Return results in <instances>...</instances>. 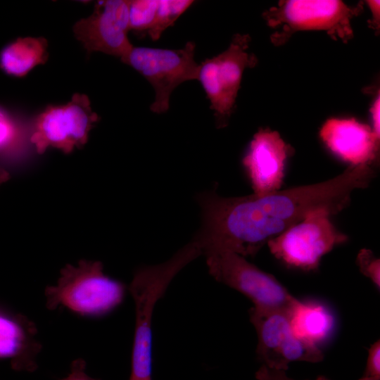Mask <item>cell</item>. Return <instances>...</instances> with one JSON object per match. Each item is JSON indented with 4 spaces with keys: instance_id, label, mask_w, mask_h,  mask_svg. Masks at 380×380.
I'll use <instances>...</instances> for the list:
<instances>
[{
    "instance_id": "1",
    "label": "cell",
    "mask_w": 380,
    "mask_h": 380,
    "mask_svg": "<svg viewBox=\"0 0 380 380\" xmlns=\"http://www.w3.org/2000/svg\"><path fill=\"white\" fill-rule=\"evenodd\" d=\"M375 176L372 165H350L327 181L267 194L222 197L202 193L197 196L202 224L194 240L202 251L221 248L254 256L269 240L310 213L341 212L349 205L353 191L367 187Z\"/></svg>"
},
{
    "instance_id": "2",
    "label": "cell",
    "mask_w": 380,
    "mask_h": 380,
    "mask_svg": "<svg viewBox=\"0 0 380 380\" xmlns=\"http://www.w3.org/2000/svg\"><path fill=\"white\" fill-rule=\"evenodd\" d=\"M203 253L193 240L167 261L136 271L128 287L135 309V324L129 380H152V316L173 278Z\"/></svg>"
},
{
    "instance_id": "3",
    "label": "cell",
    "mask_w": 380,
    "mask_h": 380,
    "mask_svg": "<svg viewBox=\"0 0 380 380\" xmlns=\"http://www.w3.org/2000/svg\"><path fill=\"white\" fill-rule=\"evenodd\" d=\"M125 286L106 275L99 261L81 260L77 266L67 264L60 271L56 284L44 290L49 310L64 308L76 315L103 317L123 301Z\"/></svg>"
},
{
    "instance_id": "4",
    "label": "cell",
    "mask_w": 380,
    "mask_h": 380,
    "mask_svg": "<svg viewBox=\"0 0 380 380\" xmlns=\"http://www.w3.org/2000/svg\"><path fill=\"white\" fill-rule=\"evenodd\" d=\"M362 4L351 7L339 0H286L263 13L275 45H281L298 31H325L330 37L347 42L353 37L352 19L362 10Z\"/></svg>"
},
{
    "instance_id": "5",
    "label": "cell",
    "mask_w": 380,
    "mask_h": 380,
    "mask_svg": "<svg viewBox=\"0 0 380 380\" xmlns=\"http://www.w3.org/2000/svg\"><path fill=\"white\" fill-rule=\"evenodd\" d=\"M203 253L211 276L245 295L255 308L287 311L297 299L273 275L245 257L221 248H208Z\"/></svg>"
},
{
    "instance_id": "6",
    "label": "cell",
    "mask_w": 380,
    "mask_h": 380,
    "mask_svg": "<svg viewBox=\"0 0 380 380\" xmlns=\"http://www.w3.org/2000/svg\"><path fill=\"white\" fill-rule=\"evenodd\" d=\"M250 42L248 34H236L225 51L199 65L197 80L210 102L219 128L227 125L235 109L243 71L257 62L255 55L248 51Z\"/></svg>"
},
{
    "instance_id": "7",
    "label": "cell",
    "mask_w": 380,
    "mask_h": 380,
    "mask_svg": "<svg viewBox=\"0 0 380 380\" xmlns=\"http://www.w3.org/2000/svg\"><path fill=\"white\" fill-rule=\"evenodd\" d=\"M194 51L193 42H188L179 49L133 46L121 58L153 86L155 99L150 107L152 112H166L173 90L184 82L197 80L199 64L194 60Z\"/></svg>"
},
{
    "instance_id": "8",
    "label": "cell",
    "mask_w": 380,
    "mask_h": 380,
    "mask_svg": "<svg viewBox=\"0 0 380 380\" xmlns=\"http://www.w3.org/2000/svg\"><path fill=\"white\" fill-rule=\"evenodd\" d=\"M325 210L315 211L267 241L272 254L286 265L302 270H316L321 258L347 241Z\"/></svg>"
},
{
    "instance_id": "9",
    "label": "cell",
    "mask_w": 380,
    "mask_h": 380,
    "mask_svg": "<svg viewBox=\"0 0 380 380\" xmlns=\"http://www.w3.org/2000/svg\"><path fill=\"white\" fill-rule=\"evenodd\" d=\"M249 316L258 335L257 355L267 367L286 371L292 362H318L323 360L319 347L294 334L286 310L253 307Z\"/></svg>"
},
{
    "instance_id": "10",
    "label": "cell",
    "mask_w": 380,
    "mask_h": 380,
    "mask_svg": "<svg viewBox=\"0 0 380 380\" xmlns=\"http://www.w3.org/2000/svg\"><path fill=\"white\" fill-rule=\"evenodd\" d=\"M98 120L88 96L75 94L68 103L48 106L37 117L30 141L39 154L50 146L69 153L87 142L89 131Z\"/></svg>"
},
{
    "instance_id": "11",
    "label": "cell",
    "mask_w": 380,
    "mask_h": 380,
    "mask_svg": "<svg viewBox=\"0 0 380 380\" xmlns=\"http://www.w3.org/2000/svg\"><path fill=\"white\" fill-rule=\"evenodd\" d=\"M129 1H99L93 13L77 21L73 32L89 51H99L120 58L132 48L128 38Z\"/></svg>"
},
{
    "instance_id": "12",
    "label": "cell",
    "mask_w": 380,
    "mask_h": 380,
    "mask_svg": "<svg viewBox=\"0 0 380 380\" xmlns=\"http://www.w3.org/2000/svg\"><path fill=\"white\" fill-rule=\"evenodd\" d=\"M292 148L277 131L260 128L251 140L242 163L254 194L279 191Z\"/></svg>"
},
{
    "instance_id": "13",
    "label": "cell",
    "mask_w": 380,
    "mask_h": 380,
    "mask_svg": "<svg viewBox=\"0 0 380 380\" xmlns=\"http://www.w3.org/2000/svg\"><path fill=\"white\" fill-rule=\"evenodd\" d=\"M319 135L331 152L350 165H372L377 157L379 137L368 125L355 118H330Z\"/></svg>"
},
{
    "instance_id": "14",
    "label": "cell",
    "mask_w": 380,
    "mask_h": 380,
    "mask_svg": "<svg viewBox=\"0 0 380 380\" xmlns=\"http://www.w3.org/2000/svg\"><path fill=\"white\" fill-rule=\"evenodd\" d=\"M35 323L26 315L0 307V362L16 372H34L42 344Z\"/></svg>"
},
{
    "instance_id": "15",
    "label": "cell",
    "mask_w": 380,
    "mask_h": 380,
    "mask_svg": "<svg viewBox=\"0 0 380 380\" xmlns=\"http://www.w3.org/2000/svg\"><path fill=\"white\" fill-rule=\"evenodd\" d=\"M287 312L294 334L312 345L319 347L334 331L335 317L320 302L296 299Z\"/></svg>"
},
{
    "instance_id": "16",
    "label": "cell",
    "mask_w": 380,
    "mask_h": 380,
    "mask_svg": "<svg viewBox=\"0 0 380 380\" xmlns=\"http://www.w3.org/2000/svg\"><path fill=\"white\" fill-rule=\"evenodd\" d=\"M48 43L44 37L18 38L0 53V68L6 74L24 77L48 59Z\"/></svg>"
},
{
    "instance_id": "17",
    "label": "cell",
    "mask_w": 380,
    "mask_h": 380,
    "mask_svg": "<svg viewBox=\"0 0 380 380\" xmlns=\"http://www.w3.org/2000/svg\"><path fill=\"white\" fill-rule=\"evenodd\" d=\"M194 2L191 0H158L154 24L148 32L151 39L158 40Z\"/></svg>"
},
{
    "instance_id": "18",
    "label": "cell",
    "mask_w": 380,
    "mask_h": 380,
    "mask_svg": "<svg viewBox=\"0 0 380 380\" xmlns=\"http://www.w3.org/2000/svg\"><path fill=\"white\" fill-rule=\"evenodd\" d=\"M158 6V0L129 1V30L148 33L154 24Z\"/></svg>"
},
{
    "instance_id": "19",
    "label": "cell",
    "mask_w": 380,
    "mask_h": 380,
    "mask_svg": "<svg viewBox=\"0 0 380 380\" xmlns=\"http://www.w3.org/2000/svg\"><path fill=\"white\" fill-rule=\"evenodd\" d=\"M360 272L369 278L374 284L380 288V262L374 253L368 249H362L356 260Z\"/></svg>"
},
{
    "instance_id": "20",
    "label": "cell",
    "mask_w": 380,
    "mask_h": 380,
    "mask_svg": "<svg viewBox=\"0 0 380 380\" xmlns=\"http://www.w3.org/2000/svg\"><path fill=\"white\" fill-rule=\"evenodd\" d=\"M18 137V130L13 121L0 109V151L8 148Z\"/></svg>"
},
{
    "instance_id": "21",
    "label": "cell",
    "mask_w": 380,
    "mask_h": 380,
    "mask_svg": "<svg viewBox=\"0 0 380 380\" xmlns=\"http://www.w3.org/2000/svg\"><path fill=\"white\" fill-rule=\"evenodd\" d=\"M359 380H380V341L371 345L365 372Z\"/></svg>"
},
{
    "instance_id": "22",
    "label": "cell",
    "mask_w": 380,
    "mask_h": 380,
    "mask_svg": "<svg viewBox=\"0 0 380 380\" xmlns=\"http://www.w3.org/2000/svg\"><path fill=\"white\" fill-rule=\"evenodd\" d=\"M87 363L82 358L72 361L68 375L59 380H101L89 376L86 372Z\"/></svg>"
},
{
    "instance_id": "23",
    "label": "cell",
    "mask_w": 380,
    "mask_h": 380,
    "mask_svg": "<svg viewBox=\"0 0 380 380\" xmlns=\"http://www.w3.org/2000/svg\"><path fill=\"white\" fill-rule=\"evenodd\" d=\"M258 380H296L289 377L286 371L274 369L262 365L255 373ZM310 380V379H305ZM315 380H330L324 376H319Z\"/></svg>"
},
{
    "instance_id": "24",
    "label": "cell",
    "mask_w": 380,
    "mask_h": 380,
    "mask_svg": "<svg viewBox=\"0 0 380 380\" xmlns=\"http://www.w3.org/2000/svg\"><path fill=\"white\" fill-rule=\"evenodd\" d=\"M379 110H380V99L379 94L374 101L372 106L371 107L370 112L372 114V129L374 133L379 137Z\"/></svg>"
},
{
    "instance_id": "25",
    "label": "cell",
    "mask_w": 380,
    "mask_h": 380,
    "mask_svg": "<svg viewBox=\"0 0 380 380\" xmlns=\"http://www.w3.org/2000/svg\"><path fill=\"white\" fill-rule=\"evenodd\" d=\"M372 13V20L370 23L372 28L374 30H379V1H366Z\"/></svg>"
},
{
    "instance_id": "26",
    "label": "cell",
    "mask_w": 380,
    "mask_h": 380,
    "mask_svg": "<svg viewBox=\"0 0 380 380\" xmlns=\"http://www.w3.org/2000/svg\"><path fill=\"white\" fill-rule=\"evenodd\" d=\"M10 179L9 172L4 168L0 167V186Z\"/></svg>"
}]
</instances>
